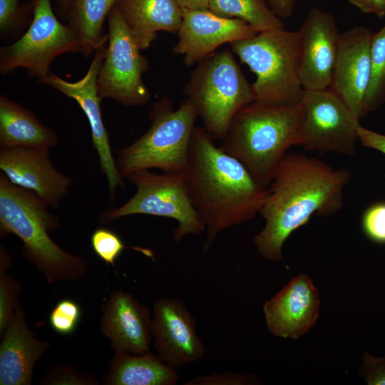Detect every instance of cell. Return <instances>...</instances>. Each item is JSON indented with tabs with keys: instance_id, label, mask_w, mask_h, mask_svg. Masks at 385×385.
<instances>
[{
	"instance_id": "6da1fadb",
	"label": "cell",
	"mask_w": 385,
	"mask_h": 385,
	"mask_svg": "<svg viewBox=\"0 0 385 385\" xmlns=\"http://www.w3.org/2000/svg\"><path fill=\"white\" fill-rule=\"evenodd\" d=\"M351 178L345 168L335 169L315 158L287 154L267 188L259 213L265 225L253 242L262 257L282 260L285 241L312 215L329 217L340 211Z\"/></svg>"
},
{
	"instance_id": "7a4b0ae2",
	"label": "cell",
	"mask_w": 385,
	"mask_h": 385,
	"mask_svg": "<svg viewBox=\"0 0 385 385\" xmlns=\"http://www.w3.org/2000/svg\"><path fill=\"white\" fill-rule=\"evenodd\" d=\"M183 174L191 202L206 227L205 252L221 232L259 214L268 195V188L217 146L203 127L193 129Z\"/></svg>"
},
{
	"instance_id": "3957f363",
	"label": "cell",
	"mask_w": 385,
	"mask_h": 385,
	"mask_svg": "<svg viewBox=\"0 0 385 385\" xmlns=\"http://www.w3.org/2000/svg\"><path fill=\"white\" fill-rule=\"evenodd\" d=\"M35 192L13 184L0 174V234L17 236L21 254L48 282H77L87 273L81 257L57 245L48 234L60 227V220Z\"/></svg>"
},
{
	"instance_id": "277c9868",
	"label": "cell",
	"mask_w": 385,
	"mask_h": 385,
	"mask_svg": "<svg viewBox=\"0 0 385 385\" xmlns=\"http://www.w3.org/2000/svg\"><path fill=\"white\" fill-rule=\"evenodd\" d=\"M302 120L300 103L252 101L235 114L220 147L268 188L287 150L299 145Z\"/></svg>"
},
{
	"instance_id": "5b68a950",
	"label": "cell",
	"mask_w": 385,
	"mask_h": 385,
	"mask_svg": "<svg viewBox=\"0 0 385 385\" xmlns=\"http://www.w3.org/2000/svg\"><path fill=\"white\" fill-rule=\"evenodd\" d=\"M197 117L195 106L188 98L175 110L168 98L155 102L149 110L148 130L118 152L115 161L121 176L126 178L150 168L183 173Z\"/></svg>"
},
{
	"instance_id": "8992f818",
	"label": "cell",
	"mask_w": 385,
	"mask_h": 385,
	"mask_svg": "<svg viewBox=\"0 0 385 385\" xmlns=\"http://www.w3.org/2000/svg\"><path fill=\"white\" fill-rule=\"evenodd\" d=\"M229 44L232 51L256 76L251 84L254 101L300 103L304 89L299 71L297 31L270 30Z\"/></svg>"
},
{
	"instance_id": "52a82bcc",
	"label": "cell",
	"mask_w": 385,
	"mask_h": 385,
	"mask_svg": "<svg viewBox=\"0 0 385 385\" xmlns=\"http://www.w3.org/2000/svg\"><path fill=\"white\" fill-rule=\"evenodd\" d=\"M233 54L226 48L200 61L184 88L203 128L214 139L222 140L235 114L254 101L252 86Z\"/></svg>"
},
{
	"instance_id": "ba28073f",
	"label": "cell",
	"mask_w": 385,
	"mask_h": 385,
	"mask_svg": "<svg viewBox=\"0 0 385 385\" xmlns=\"http://www.w3.org/2000/svg\"><path fill=\"white\" fill-rule=\"evenodd\" d=\"M126 178L136 187L135 195L124 205L105 211L99 217L101 223L107 224L133 215L172 218L178 222L173 232L177 243L188 235H200L206 230L191 202L183 173L156 174L141 170Z\"/></svg>"
},
{
	"instance_id": "9c48e42d",
	"label": "cell",
	"mask_w": 385,
	"mask_h": 385,
	"mask_svg": "<svg viewBox=\"0 0 385 385\" xmlns=\"http://www.w3.org/2000/svg\"><path fill=\"white\" fill-rule=\"evenodd\" d=\"M33 19L20 37L0 48V73L17 68L41 81L51 71L52 62L69 52L81 53V41L67 24H62L53 10L51 0H33Z\"/></svg>"
},
{
	"instance_id": "30bf717a",
	"label": "cell",
	"mask_w": 385,
	"mask_h": 385,
	"mask_svg": "<svg viewBox=\"0 0 385 385\" xmlns=\"http://www.w3.org/2000/svg\"><path fill=\"white\" fill-rule=\"evenodd\" d=\"M107 20L108 39L98 75V94L124 106H142L151 98L142 78L149 70L148 60L141 54L116 4Z\"/></svg>"
},
{
	"instance_id": "8fae6325",
	"label": "cell",
	"mask_w": 385,
	"mask_h": 385,
	"mask_svg": "<svg viewBox=\"0 0 385 385\" xmlns=\"http://www.w3.org/2000/svg\"><path fill=\"white\" fill-rule=\"evenodd\" d=\"M299 146L319 153L352 156L358 141L359 119L329 88L304 90Z\"/></svg>"
},
{
	"instance_id": "7c38bea8",
	"label": "cell",
	"mask_w": 385,
	"mask_h": 385,
	"mask_svg": "<svg viewBox=\"0 0 385 385\" xmlns=\"http://www.w3.org/2000/svg\"><path fill=\"white\" fill-rule=\"evenodd\" d=\"M108 39L95 51L94 56L85 76L75 82L63 80L50 72L39 83L45 84L73 99L85 113L91 127L93 144L98 156L101 170L108 183L110 200L115 199L117 189L124 183L117 167L108 139V134L102 118L97 79L103 61Z\"/></svg>"
},
{
	"instance_id": "4fadbf2b",
	"label": "cell",
	"mask_w": 385,
	"mask_h": 385,
	"mask_svg": "<svg viewBox=\"0 0 385 385\" xmlns=\"http://www.w3.org/2000/svg\"><path fill=\"white\" fill-rule=\"evenodd\" d=\"M297 33L299 71L303 88H329L341 35L334 16L312 7Z\"/></svg>"
},
{
	"instance_id": "5bb4252c",
	"label": "cell",
	"mask_w": 385,
	"mask_h": 385,
	"mask_svg": "<svg viewBox=\"0 0 385 385\" xmlns=\"http://www.w3.org/2000/svg\"><path fill=\"white\" fill-rule=\"evenodd\" d=\"M151 334L157 354L175 369L195 362L205 355V347L197 334L195 319L176 298L155 302Z\"/></svg>"
},
{
	"instance_id": "9a60e30c",
	"label": "cell",
	"mask_w": 385,
	"mask_h": 385,
	"mask_svg": "<svg viewBox=\"0 0 385 385\" xmlns=\"http://www.w3.org/2000/svg\"><path fill=\"white\" fill-rule=\"evenodd\" d=\"M174 53L187 66L197 63L225 43L250 38L258 32L244 20L225 18L209 10H183Z\"/></svg>"
},
{
	"instance_id": "2e32d148",
	"label": "cell",
	"mask_w": 385,
	"mask_h": 385,
	"mask_svg": "<svg viewBox=\"0 0 385 385\" xmlns=\"http://www.w3.org/2000/svg\"><path fill=\"white\" fill-rule=\"evenodd\" d=\"M372 36L369 29L361 26L341 34L329 87L359 120L370 81Z\"/></svg>"
},
{
	"instance_id": "e0dca14e",
	"label": "cell",
	"mask_w": 385,
	"mask_h": 385,
	"mask_svg": "<svg viewBox=\"0 0 385 385\" xmlns=\"http://www.w3.org/2000/svg\"><path fill=\"white\" fill-rule=\"evenodd\" d=\"M47 149L0 148V168L13 184L35 192L52 208L59 207L73 180L53 165Z\"/></svg>"
},
{
	"instance_id": "ac0fdd59",
	"label": "cell",
	"mask_w": 385,
	"mask_h": 385,
	"mask_svg": "<svg viewBox=\"0 0 385 385\" xmlns=\"http://www.w3.org/2000/svg\"><path fill=\"white\" fill-rule=\"evenodd\" d=\"M319 304L318 289L301 274L264 304L267 328L276 337L297 339L315 324Z\"/></svg>"
},
{
	"instance_id": "d6986e66",
	"label": "cell",
	"mask_w": 385,
	"mask_h": 385,
	"mask_svg": "<svg viewBox=\"0 0 385 385\" xmlns=\"http://www.w3.org/2000/svg\"><path fill=\"white\" fill-rule=\"evenodd\" d=\"M100 329L114 351H150L152 314L148 307L121 289L113 291L101 307Z\"/></svg>"
},
{
	"instance_id": "ffe728a7",
	"label": "cell",
	"mask_w": 385,
	"mask_h": 385,
	"mask_svg": "<svg viewBox=\"0 0 385 385\" xmlns=\"http://www.w3.org/2000/svg\"><path fill=\"white\" fill-rule=\"evenodd\" d=\"M1 339L0 385L32 384L34 367L51 344L36 338L29 329L20 302Z\"/></svg>"
},
{
	"instance_id": "44dd1931",
	"label": "cell",
	"mask_w": 385,
	"mask_h": 385,
	"mask_svg": "<svg viewBox=\"0 0 385 385\" xmlns=\"http://www.w3.org/2000/svg\"><path fill=\"white\" fill-rule=\"evenodd\" d=\"M116 6L141 51L159 31L177 34L183 19L176 0H118Z\"/></svg>"
},
{
	"instance_id": "7402d4cb",
	"label": "cell",
	"mask_w": 385,
	"mask_h": 385,
	"mask_svg": "<svg viewBox=\"0 0 385 385\" xmlns=\"http://www.w3.org/2000/svg\"><path fill=\"white\" fill-rule=\"evenodd\" d=\"M58 143L57 134L43 124L31 110L0 95V148L50 150Z\"/></svg>"
},
{
	"instance_id": "603a6c76",
	"label": "cell",
	"mask_w": 385,
	"mask_h": 385,
	"mask_svg": "<svg viewBox=\"0 0 385 385\" xmlns=\"http://www.w3.org/2000/svg\"><path fill=\"white\" fill-rule=\"evenodd\" d=\"M103 377L107 385H174L180 380L175 369L150 351H114Z\"/></svg>"
},
{
	"instance_id": "cb8c5ba5",
	"label": "cell",
	"mask_w": 385,
	"mask_h": 385,
	"mask_svg": "<svg viewBox=\"0 0 385 385\" xmlns=\"http://www.w3.org/2000/svg\"><path fill=\"white\" fill-rule=\"evenodd\" d=\"M118 0H73L65 18L81 41V53L88 57L108 39L103 26L108 14Z\"/></svg>"
},
{
	"instance_id": "d4e9b609",
	"label": "cell",
	"mask_w": 385,
	"mask_h": 385,
	"mask_svg": "<svg viewBox=\"0 0 385 385\" xmlns=\"http://www.w3.org/2000/svg\"><path fill=\"white\" fill-rule=\"evenodd\" d=\"M209 11L225 18L247 22L258 33L284 29V24L266 0H211Z\"/></svg>"
},
{
	"instance_id": "484cf974",
	"label": "cell",
	"mask_w": 385,
	"mask_h": 385,
	"mask_svg": "<svg viewBox=\"0 0 385 385\" xmlns=\"http://www.w3.org/2000/svg\"><path fill=\"white\" fill-rule=\"evenodd\" d=\"M385 103V26L373 34L371 42V76L365 95L363 117Z\"/></svg>"
},
{
	"instance_id": "4316f807",
	"label": "cell",
	"mask_w": 385,
	"mask_h": 385,
	"mask_svg": "<svg viewBox=\"0 0 385 385\" xmlns=\"http://www.w3.org/2000/svg\"><path fill=\"white\" fill-rule=\"evenodd\" d=\"M33 0H0V37L16 38L28 28L33 19Z\"/></svg>"
},
{
	"instance_id": "83f0119b",
	"label": "cell",
	"mask_w": 385,
	"mask_h": 385,
	"mask_svg": "<svg viewBox=\"0 0 385 385\" xmlns=\"http://www.w3.org/2000/svg\"><path fill=\"white\" fill-rule=\"evenodd\" d=\"M82 312L79 304L71 299L58 301L50 312L48 322L53 331L70 335L77 329Z\"/></svg>"
},
{
	"instance_id": "f1b7e54d",
	"label": "cell",
	"mask_w": 385,
	"mask_h": 385,
	"mask_svg": "<svg viewBox=\"0 0 385 385\" xmlns=\"http://www.w3.org/2000/svg\"><path fill=\"white\" fill-rule=\"evenodd\" d=\"M91 243L95 254L107 265L114 266L115 260L128 247L113 231L107 228H98L91 237Z\"/></svg>"
},
{
	"instance_id": "f546056e",
	"label": "cell",
	"mask_w": 385,
	"mask_h": 385,
	"mask_svg": "<svg viewBox=\"0 0 385 385\" xmlns=\"http://www.w3.org/2000/svg\"><path fill=\"white\" fill-rule=\"evenodd\" d=\"M21 292L19 282L5 273L0 274V337L10 323Z\"/></svg>"
},
{
	"instance_id": "4dcf8cb0",
	"label": "cell",
	"mask_w": 385,
	"mask_h": 385,
	"mask_svg": "<svg viewBox=\"0 0 385 385\" xmlns=\"http://www.w3.org/2000/svg\"><path fill=\"white\" fill-rule=\"evenodd\" d=\"M361 227L366 236L379 244H385V202L369 206L361 217Z\"/></svg>"
},
{
	"instance_id": "1f68e13d",
	"label": "cell",
	"mask_w": 385,
	"mask_h": 385,
	"mask_svg": "<svg viewBox=\"0 0 385 385\" xmlns=\"http://www.w3.org/2000/svg\"><path fill=\"white\" fill-rule=\"evenodd\" d=\"M41 384L96 385L99 383L93 376L77 371L72 366H58L47 372Z\"/></svg>"
},
{
	"instance_id": "d6a6232c",
	"label": "cell",
	"mask_w": 385,
	"mask_h": 385,
	"mask_svg": "<svg viewBox=\"0 0 385 385\" xmlns=\"http://www.w3.org/2000/svg\"><path fill=\"white\" fill-rule=\"evenodd\" d=\"M258 382L255 377L224 372L220 374L212 373L210 375L196 376L185 382V385H244L254 384Z\"/></svg>"
},
{
	"instance_id": "836d02e7",
	"label": "cell",
	"mask_w": 385,
	"mask_h": 385,
	"mask_svg": "<svg viewBox=\"0 0 385 385\" xmlns=\"http://www.w3.org/2000/svg\"><path fill=\"white\" fill-rule=\"evenodd\" d=\"M361 376L369 385H385V357L376 358L365 352Z\"/></svg>"
},
{
	"instance_id": "e575fe53",
	"label": "cell",
	"mask_w": 385,
	"mask_h": 385,
	"mask_svg": "<svg viewBox=\"0 0 385 385\" xmlns=\"http://www.w3.org/2000/svg\"><path fill=\"white\" fill-rule=\"evenodd\" d=\"M358 141L366 148L379 151L385 155V135L363 127L358 128Z\"/></svg>"
},
{
	"instance_id": "d590c367",
	"label": "cell",
	"mask_w": 385,
	"mask_h": 385,
	"mask_svg": "<svg viewBox=\"0 0 385 385\" xmlns=\"http://www.w3.org/2000/svg\"><path fill=\"white\" fill-rule=\"evenodd\" d=\"M349 1L364 13L373 14L379 18L385 16V0H349Z\"/></svg>"
},
{
	"instance_id": "8d00e7d4",
	"label": "cell",
	"mask_w": 385,
	"mask_h": 385,
	"mask_svg": "<svg viewBox=\"0 0 385 385\" xmlns=\"http://www.w3.org/2000/svg\"><path fill=\"white\" fill-rule=\"evenodd\" d=\"M271 9L282 19H287L293 14L296 0H266Z\"/></svg>"
},
{
	"instance_id": "74e56055",
	"label": "cell",
	"mask_w": 385,
	"mask_h": 385,
	"mask_svg": "<svg viewBox=\"0 0 385 385\" xmlns=\"http://www.w3.org/2000/svg\"><path fill=\"white\" fill-rule=\"evenodd\" d=\"M211 0H176L182 10H209Z\"/></svg>"
},
{
	"instance_id": "f35d334b",
	"label": "cell",
	"mask_w": 385,
	"mask_h": 385,
	"mask_svg": "<svg viewBox=\"0 0 385 385\" xmlns=\"http://www.w3.org/2000/svg\"><path fill=\"white\" fill-rule=\"evenodd\" d=\"M0 254V274H1L6 272V270L10 265L11 261L9 255L2 246H1Z\"/></svg>"
},
{
	"instance_id": "ab89813d",
	"label": "cell",
	"mask_w": 385,
	"mask_h": 385,
	"mask_svg": "<svg viewBox=\"0 0 385 385\" xmlns=\"http://www.w3.org/2000/svg\"><path fill=\"white\" fill-rule=\"evenodd\" d=\"M73 0H58V6L61 12L64 14Z\"/></svg>"
}]
</instances>
